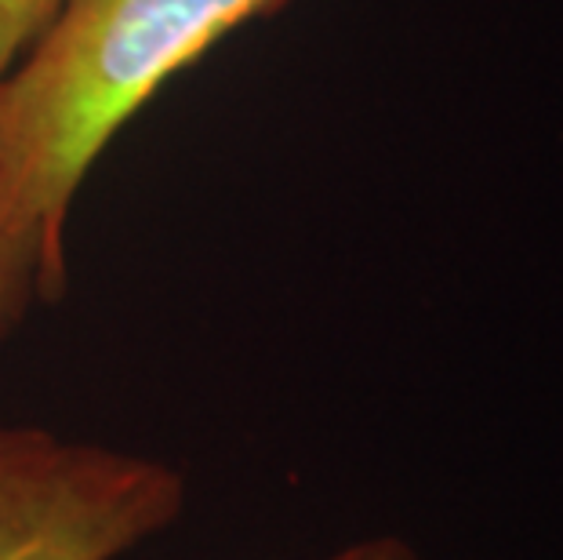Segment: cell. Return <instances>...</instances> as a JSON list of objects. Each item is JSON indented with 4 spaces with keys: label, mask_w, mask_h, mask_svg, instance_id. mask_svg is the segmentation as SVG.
Here are the masks:
<instances>
[{
    "label": "cell",
    "mask_w": 563,
    "mask_h": 560,
    "mask_svg": "<svg viewBox=\"0 0 563 560\" xmlns=\"http://www.w3.org/2000/svg\"><path fill=\"white\" fill-rule=\"evenodd\" d=\"M295 0H66L0 80V142L58 241L84 178L164 85Z\"/></svg>",
    "instance_id": "obj_1"
},
{
    "label": "cell",
    "mask_w": 563,
    "mask_h": 560,
    "mask_svg": "<svg viewBox=\"0 0 563 560\" xmlns=\"http://www.w3.org/2000/svg\"><path fill=\"white\" fill-rule=\"evenodd\" d=\"M183 509L172 462L0 419V560H124Z\"/></svg>",
    "instance_id": "obj_2"
},
{
    "label": "cell",
    "mask_w": 563,
    "mask_h": 560,
    "mask_svg": "<svg viewBox=\"0 0 563 560\" xmlns=\"http://www.w3.org/2000/svg\"><path fill=\"white\" fill-rule=\"evenodd\" d=\"M66 241L47 230L11 175L0 142V345L11 342L41 306L66 292Z\"/></svg>",
    "instance_id": "obj_3"
},
{
    "label": "cell",
    "mask_w": 563,
    "mask_h": 560,
    "mask_svg": "<svg viewBox=\"0 0 563 560\" xmlns=\"http://www.w3.org/2000/svg\"><path fill=\"white\" fill-rule=\"evenodd\" d=\"M66 0H0V80L44 37Z\"/></svg>",
    "instance_id": "obj_4"
},
{
    "label": "cell",
    "mask_w": 563,
    "mask_h": 560,
    "mask_svg": "<svg viewBox=\"0 0 563 560\" xmlns=\"http://www.w3.org/2000/svg\"><path fill=\"white\" fill-rule=\"evenodd\" d=\"M323 560H422L418 550L400 535H371V539L342 546L339 553L323 557Z\"/></svg>",
    "instance_id": "obj_5"
}]
</instances>
